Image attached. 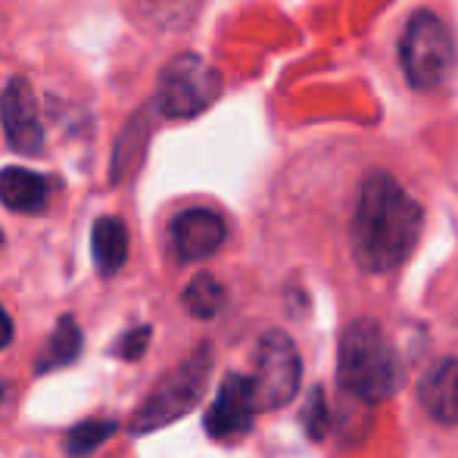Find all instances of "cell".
<instances>
[{"mask_svg": "<svg viewBox=\"0 0 458 458\" xmlns=\"http://www.w3.org/2000/svg\"><path fill=\"white\" fill-rule=\"evenodd\" d=\"M424 212L405 187L386 172L365 178L350 225V243L359 268L386 275L399 268L421 237Z\"/></svg>", "mask_w": 458, "mask_h": 458, "instance_id": "6da1fadb", "label": "cell"}, {"mask_svg": "<svg viewBox=\"0 0 458 458\" xmlns=\"http://www.w3.org/2000/svg\"><path fill=\"white\" fill-rule=\"evenodd\" d=\"M337 377L350 396L362 403H384L403 386V362L386 331L374 318L346 325L337 344Z\"/></svg>", "mask_w": 458, "mask_h": 458, "instance_id": "7a4b0ae2", "label": "cell"}, {"mask_svg": "<svg viewBox=\"0 0 458 458\" xmlns=\"http://www.w3.org/2000/svg\"><path fill=\"white\" fill-rule=\"evenodd\" d=\"M212 371V350L209 344L197 346L191 356L184 359L178 368H172L169 374H163L150 396L140 403V409L131 418V434H153L163 430L165 424H175L178 418H184L187 411H193V405L203 399L206 384H209Z\"/></svg>", "mask_w": 458, "mask_h": 458, "instance_id": "3957f363", "label": "cell"}, {"mask_svg": "<svg viewBox=\"0 0 458 458\" xmlns=\"http://www.w3.org/2000/svg\"><path fill=\"white\" fill-rule=\"evenodd\" d=\"M403 69L405 79L418 91H434L449 79L455 63V41L449 25L434 10H418L403 35Z\"/></svg>", "mask_w": 458, "mask_h": 458, "instance_id": "277c9868", "label": "cell"}, {"mask_svg": "<svg viewBox=\"0 0 458 458\" xmlns=\"http://www.w3.org/2000/svg\"><path fill=\"white\" fill-rule=\"evenodd\" d=\"M222 94V75L197 54H178L165 63L157 85V109L165 119H193Z\"/></svg>", "mask_w": 458, "mask_h": 458, "instance_id": "5b68a950", "label": "cell"}, {"mask_svg": "<svg viewBox=\"0 0 458 458\" xmlns=\"http://www.w3.org/2000/svg\"><path fill=\"white\" fill-rule=\"evenodd\" d=\"M300 380L302 362L296 344L284 331H266L256 344L253 377H250L256 411H275L287 405L300 390Z\"/></svg>", "mask_w": 458, "mask_h": 458, "instance_id": "8992f818", "label": "cell"}, {"mask_svg": "<svg viewBox=\"0 0 458 458\" xmlns=\"http://www.w3.org/2000/svg\"><path fill=\"white\" fill-rule=\"evenodd\" d=\"M0 115H4L6 140L16 153L38 157L44 150V125L38 113L35 91L25 79H10L0 97Z\"/></svg>", "mask_w": 458, "mask_h": 458, "instance_id": "52a82bcc", "label": "cell"}, {"mask_svg": "<svg viewBox=\"0 0 458 458\" xmlns=\"http://www.w3.org/2000/svg\"><path fill=\"white\" fill-rule=\"evenodd\" d=\"M253 418H256V405H253V390H250V377L228 374L216 403L206 411V434L212 440H234V437L247 434L253 428Z\"/></svg>", "mask_w": 458, "mask_h": 458, "instance_id": "ba28073f", "label": "cell"}, {"mask_svg": "<svg viewBox=\"0 0 458 458\" xmlns=\"http://www.w3.org/2000/svg\"><path fill=\"white\" fill-rule=\"evenodd\" d=\"M225 218L212 209H184L172 222V247H175L182 262H199L209 259L225 243Z\"/></svg>", "mask_w": 458, "mask_h": 458, "instance_id": "9c48e42d", "label": "cell"}, {"mask_svg": "<svg viewBox=\"0 0 458 458\" xmlns=\"http://www.w3.org/2000/svg\"><path fill=\"white\" fill-rule=\"evenodd\" d=\"M424 411L440 424H458V359H440L418 384Z\"/></svg>", "mask_w": 458, "mask_h": 458, "instance_id": "30bf717a", "label": "cell"}, {"mask_svg": "<svg viewBox=\"0 0 458 458\" xmlns=\"http://www.w3.org/2000/svg\"><path fill=\"white\" fill-rule=\"evenodd\" d=\"M50 184L44 175L29 169H4L0 172V203L13 212H41L47 206Z\"/></svg>", "mask_w": 458, "mask_h": 458, "instance_id": "8fae6325", "label": "cell"}, {"mask_svg": "<svg viewBox=\"0 0 458 458\" xmlns=\"http://www.w3.org/2000/svg\"><path fill=\"white\" fill-rule=\"evenodd\" d=\"M91 256L97 272L103 277L119 275V268L128 259V228L122 225V218L115 216L97 218L91 231Z\"/></svg>", "mask_w": 458, "mask_h": 458, "instance_id": "7c38bea8", "label": "cell"}, {"mask_svg": "<svg viewBox=\"0 0 458 458\" xmlns=\"http://www.w3.org/2000/svg\"><path fill=\"white\" fill-rule=\"evenodd\" d=\"M81 346H85V337H81V327L75 325L72 318H60V325H56L54 337H50V344L44 346L41 352V362H38V371H50V368H66L72 365L75 359L81 356Z\"/></svg>", "mask_w": 458, "mask_h": 458, "instance_id": "4fadbf2b", "label": "cell"}, {"mask_svg": "<svg viewBox=\"0 0 458 458\" xmlns=\"http://www.w3.org/2000/svg\"><path fill=\"white\" fill-rule=\"evenodd\" d=\"M184 306L193 318H212L225 309V287L212 275H197L184 287Z\"/></svg>", "mask_w": 458, "mask_h": 458, "instance_id": "5bb4252c", "label": "cell"}, {"mask_svg": "<svg viewBox=\"0 0 458 458\" xmlns=\"http://www.w3.org/2000/svg\"><path fill=\"white\" fill-rule=\"evenodd\" d=\"M115 428H119V424L109 421V418H88V421L75 424L66 437V453L75 455V458L91 455L94 449H100L103 443L115 434Z\"/></svg>", "mask_w": 458, "mask_h": 458, "instance_id": "9a60e30c", "label": "cell"}, {"mask_svg": "<svg viewBox=\"0 0 458 458\" xmlns=\"http://www.w3.org/2000/svg\"><path fill=\"white\" fill-rule=\"evenodd\" d=\"M147 344H150V327H134V331H125L119 340L113 344V352L119 359H128V362H138L147 352Z\"/></svg>", "mask_w": 458, "mask_h": 458, "instance_id": "2e32d148", "label": "cell"}, {"mask_svg": "<svg viewBox=\"0 0 458 458\" xmlns=\"http://www.w3.org/2000/svg\"><path fill=\"white\" fill-rule=\"evenodd\" d=\"M302 421H306V430L309 437H325V428H327V405H325V393L315 390L312 396H309V405H306V415H302Z\"/></svg>", "mask_w": 458, "mask_h": 458, "instance_id": "e0dca14e", "label": "cell"}, {"mask_svg": "<svg viewBox=\"0 0 458 458\" xmlns=\"http://www.w3.org/2000/svg\"><path fill=\"white\" fill-rule=\"evenodd\" d=\"M10 340H13V321H10V315L4 312V306H0V350L10 346Z\"/></svg>", "mask_w": 458, "mask_h": 458, "instance_id": "ac0fdd59", "label": "cell"}, {"mask_svg": "<svg viewBox=\"0 0 458 458\" xmlns=\"http://www.w3.org/2000/svg\"><path fill=\"white\" fill-rule=\"evenodd\" d=\"M0 399H4V386H0Z\"/></svg>", "mask_w": 458, "mask_h": 458, "instance_id": "d6986e66", "label": "cell"}, {"mask_svg": "<svg viewBox=\"0 0 458 458\" xmlns=\"http://www.w3.org/2000/svg\"><path fill=\"white\" fill-rule=\"evenodd\" d=\"M0 243H4V237H0Z\"/></svg>", "mask_w": 458, "mask_h": 458, "instance_id": "ffe728a7", "label": "cell"}]
</instances>
